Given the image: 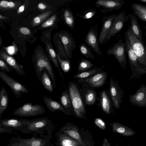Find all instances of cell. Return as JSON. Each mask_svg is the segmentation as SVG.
<instances>
[{
	"label": "cell",
	"mask_w": 146,
	"mask_h": 146,
	"mask_svg": "<svg viewBox=\"0 0 146 146\" xmlns=\"http://www.w3.org/2000/svg\"><path fill=\"white\" fill-rule=\"evenodd\" d=\"M31 134L42 135L52 133L55 126L51 121L46 117L33 119H21Z\"/></svg>",
	"instance_id": "6da1fadb"
},
{
	"label": "cell",
	"mask_w": 146,
	"mask_h": 146,
	"mask_svg": "<svg viewBox=\"0 0 146 146\" xmlns=\"http://www.w3.org/2000/svg\"><path fill=\"white\" fill-rule=\"evenodd\" d=\"M35 72L38 79L41 82L42 72L43 70H46L52 80V86H56V79L52 67L46 56L42 52H38L33 62Z\"/></svg>",
	"instance_id": "7a4b0ae2"
},
{
	"label": "cell",
	"mask_w": 146,
	"mask_h": 146,
	"mask_svg": "<svg viewBox=\"0 0 146 146\" xmlns=\"http://www.w3.org/2000/svg\"><path fill=\"white\" fill-rule=\"evenodd\" d=\"M127 37L130 44L137 56L139 64L143 67L146 66V50L144 42L136 36L131 30L130 26L125 33Z\"/></svg>",
	"instance_id": "3957f363"
},
{
	"label": "cell",
	"mask_w": 146,
	"mask_h": 146,
	"mask_svg": "<svg viewBox=\"0 0 146 146\" xmlns=\"http://www.w3.org/2000/svg\"><path fill=\"white\" fill-rule=\"evenodd\" d=\"M69 90L75 116L79 118H84L85 114V110L76 86L73 82H70L69 83Z\"/></svg>",
	"instance_id": "277c9868"
},
{
	"label": "cell",
	"mask_w": 146,
	"mask_h": 146,
	"mask_svg": "<svg viewBox=\"0 0 146 146\" xmlns=\"http://www.w3.org/2000/svg\"><path fill=\"white\" fill-rule=\"evenodd\" d=\"M52 133L46 135H40L33 134V136L29 138H23L20 136L14 138L19 143L23 146H54L51 143Z\"/></svg>",
	"instance_id": "5b68a950"
},
{
	"label": "cell",
	"mask_w": 146,
	"mask_h": 146,
	"mask_svg": "<svg viewBox=\"0 0 146 146\" xmlns=\"http://www.w3.org/2000/svg\"><path fill=\"white\" fill-rule=\"evenodd\" d=\"M124 48L128 57L129 64L132 71V74L139 78L142 74L146 73L144 69L141 67L139 64L137 56L132 48L128 39L125 34V40L124 43Z\"/></svg>",
	"instance_id": "8992f818"
},
{
	"label": "cell",
	"mask_w": 146,
	"mask_h": 146,
	"mask_svg": "<svg viewBox=\"0 0 146 146\" xmlns=\"http://www.w3.org/2000/svg\"><path fill=\"white\" fill-rule=\"evenodd\" d=\"M45 110L42 106L39 104L32 105L31 103L24 104L16 109L13 113L14 115L20 117H31L44 113Z\"/></svg>",
	"instance_id": "52a82bcc"
},
{
	"label": "cell",
	"mask_w": 146,
	"mask_h": 146,
	"mask_svg": "<svg viewBox=\"0 0 146 146\" xmlns=\"http://www.w3.org/2000/svg\"><path fill=\"white\" fill-rule=\"evenodd\" d=\"M107 54L114 55L120 66L126 69L127 59L124 43L121 39L118 40L111 47L107 50Z\"/></svg>",
	"instance_id": "ba28073f"
},
{
	"label": "cell",
	"mask_w": 146,
	"mask_h": 146,
	"mask_svg": "<svg viewBox=\"0 0 146 146\" xmlns=\"http://www.w3.org/2000/svg\"><path fill=\"white\" fill-rule=\"evenodd\" d=\"M0 78L11 88L15 96L18 98L21 97V93H29V92L24 86L0 70Z\"/></svg>",
	"instance_id": "9c48e42d"
},
{
	"label": "cell",
	"mask_w": 146,
	"mask_h": 146,
	"mask_svg": "<svg viewBox=\"0 0 146 146\" xmlns=\"http://www.w3.org/2000/svg\"><path fill=\"white\" fill-rule=\"evenodd\" d=\"M129 17L125 14L124 11L119 13L116 15L111 29L106 38V42L109 41L113 37L116 35L123 28L125 23L128 21Z\"/></svg>",
	"instance_id": "30bf717a"
},
{
	"label": "cell",
	"mask_w": 146,
	"mask_h": 146,
	"mask_svg": "<svg viewBox=\"0 0 146 146\" xmlns=\"http://www.w3.org/2000/svg\"><path fill=\"white\" fill-rule=\"evenodd\" d=\"M0 127L18 131L21 133L31 134L21 119H5L0 120Z\"/></svg>",
	"instance_id": "8fae6325"
},
{
	"label": "cell",
	"mask_w": 146,
	"mask_h": 146,
	"mask_svg": "<svg viewBox=\"0 0 146 146\" xmlns=\"http://www.w3.org/2000/svg\"><path fill=\"white\" fill-rule=\"evenodd\" d=\"M110 92L114 104L118 110L119 109L123 92L118 82L111 77L110 81Z\"/></svg>",
	"instance_id": "7c38bea8"
},
{
	"label": "cell",
	"mask_w": 146,
	"mask_h": 146,
	"mask_svg": "<svg viewBox=\"0 0 146 146\" xmlns=\"http://www.w3.org/2000/svg\"><path fill=\"white\" fill-rule=\"evenodd\" d=\"M116 16L115 14H113L108 16H105L102 19V26L98 38L99 44H102L106 42V38L111 29Z\"/></svg>",
	"instance_id": "4fadbf2b"
},
{
	"label": "cell",
	"mask_w": 146,
	"mask_h": 146,
	"mask_svg": "<svg viewBox=\"0 0 146 146\" xmlns=\"http://www.w3.org/2000/svg\"><path fill=\"white\" fill-rule=\"evenodd\" d=\"M72 138L80 145L81 146H86L79 132L78 126L71 123H66L59 130Z\"/></svg>",
	"instance_id": "5bb4252c"
},
{
	"label": "cell",
	"mask_w": 146,
	"mask_h": 146,
	"mask_svg": "<svg viewBox=\"0 0 146 146\" xmlns=\"http://www.w3.org/2000/svg\"><path fill=\"white\" fill-rule=\"evenodd\" d=\"M125 3L123 0H98L96 2L95 6L103 8L100 10L102 12H111L120 9Z\"/></svg>",
	"instance_id": "9a60e30c"
},
{
	"label": "cell",
	"mask_w": 146,
	"mask_h": 146,
	"mask_svg": "<svg viewBox=\"0 0 146 146\" xmlns=\"http://www.w3.org/2000/svg\"><path fill=\"white\" fill-rule=\"evenodd\" d=\"M98 31L94 27H92L85 36L84 42L95 53L102 56L98 43Z\"/></svg>",
	"instance_id": "2e32d148"
},
{
	"label": "cell",
	"mask_w": 146,
	"mask_h": 146,
	"mask_svg": "<svg viewBox=\"0 0 146 146\" xmlns=\"http://www.w3.org/2000/svg\"><path fill=\"white\" fill-rule=\"evenodd\" d=\"M54 137L55 146H81L76 141L59 130L55 133Z\"/></svg>",
	"instance_id": "e0dca14e"
},
{
	"label": "cell",
	"mask_w": 146,
	"mask_h": 146,
	"mask_svg": "<svg viewBox=\"0 0 146 146\" xmlns=\"http://www.w3.org/2000/svg\"><path fill=\"white\" fill-rule=\"evenodd\" d=\"M129 100L133 104L138 106L145 107L146 106V86L142 85L136 92L129 96Z\"/></svg>",
	"instance_id": "ac0fdd59"
},
{
	"label": "cell",
	"mask_w": 146,
	"mask_h": 146,
	"mask_svg": "<svg viewBox=\"0 0 146 146\" xmlns=\"http://www.w3.org/2000/svg\"><path fill=\"white\" fill-rule=\"evenodd\" d=\"M0 57L18 74L22 76L25 75V72L23 66L18 64L13 58L9 55L5 51L0 52Z\"/></svg>",
	"instance_id": "d6986e66"
},
{
	"label": "cell",
	"mask_w": 146,
	"mask_h": 146,
	"mask_svg": "<svg viewBox=\"0 0 146 146\" xmlns=\"http://www.w3.org/2000/svg\"><path fill=\"white\" fill-rule=\"evenodd\" d=\"M107 75V74L105 72H100L87 78L85 81L93 87H99L102 86L104 84Z\"/></svg>",
	"instance_id": "ffe728a7"
},
{
	"label": "cell",
	"mask_w": 146,
	"mask_h": 146,
	"mask_svg": "<svg viewBox=\"0 0 146 146\" xmlns=\"http://www.w3.org/2000/svg\"><path fill=\"white\" fill-rule=\"evenodd\" d=\"M112 127L113 131L125 136L129 137L135 134V132L131 128L119 123L113 122Z\"/></svg>",
	"instance_id": "44dd1931"
},
{
	"label": "cell",
	"mask_w": 146,
	"mask_h": 146,
	"mask_svg": "<svg viewBox=\"0 0 146 146\" xmlns=\"http://www.w3.org/2000/svg\"><path fill=\"white\" fill-rule=\"evenodd\" d=\"M128 16L130 19V27L132 31L138 38L144 42L142 38V31L139 25L137 18L131 14H129Z\"/></svg>",
	"instance_id": "7402d4cb"
},
{
	"label": "cell",
	"mask_w": 146,
	"mask_h": 146,
	"mask_svg": "<svg viewBox=\"0 0 146 146\" xmlns=\"http://www.w3.org/2000/svg\"><path fill=\"white\" fill-rule=\"evenodd\" d=\"M132 10L135 15L141 21L146 22V6L137 3L131 4Z\"/></svg>",
	"instance_id": "603a6c76"
},
{
	"label": "cell",
	"mask_w": 146,
	"mask_h": 146,
	"mask_svg": "<svg viewBox=\"0 0 146 146\" xmlns=\"http://www.w3.org/2000/svg\"><path fill=\"white\" fill-rule=\"evenodd\" d=\"M44 102L47 108L52 112L60 111L65 113V110L61 105L57 101L49 97L44 96L43 98Z\"/></svg>",
	"instance_id": "cb8c5ba5"
},
{
	"label": "cell",
	"mask_w": 146,
	"mask_h": 146,
	"mask_svg": "<svg viewBox=\"0 0 146 146\" xmlns=\"http://www.w3.org/2000/svg\"><path fill=\"white\" fill-rule=\"evenodd\" d=\"M9 102V99L7 92L4 87L0 90V118L7 108Z\"/></svg>",
	"instance_id": "d4e9b609"
},
{
	"label": "cell",
	"mask_w": 146,
	"mask_h": 146,
	"mask_svg": "<svg viewBox=\"0 0 146 146\" xmlns=\"http://www.w3.org/2000/svg\"><path fill=\"white\" fill-rule=\"evenodd\" d=\"M63 44L67 54L71 57V54L73 46V42L71 38L66 34H60L59 35Z\"/></svg>",
	"instance_id": "484cf974"
},
{
	"label": "cell",
	"mask_w": 146,
	"mask_h": 146,
	"mask_svg": "<svg viewBox=\"0 0 146 146\" xmlns=\"http://www.w3.org/2000/svg\"><path fill=\"white\" fill-rule=\"evenodd\" d=\"M21 4L20 1H13L3 0L0 2V10L5 11L16 9Z\"/></svg>",
	"instance_id": "4316f807"
},
{
	"label": "cell",
	"mask_w": 146,
	"mask_h": 146,
	"mask_svg": "<svg viewBox=\"0 0 146 146\" xmlns=\"http://www.w3.org/2000/svg\"><path fill=\"white\" fill-rule=\"evenodd\" d=\"M106 92L104 91L101 93V104L102 110L106 113H110L111 110L110 102Z\"/></svg>",
	"instance_id": "83f0119b"
},
{
	"label": "cell",
	"mask_w": 146,
	"mask_h": 146,
	"mask_svg": "<svg viewBox=\"0 0 146 146\" xmlns=\"http://www.w3.org/2000/svg\"><path fill=\"white\" fill-rule=\"evenodd\" d=\"M46 44L47 46V51L49 58L54 64L55 66L58 69L61 76L64 80V78L59 66L57 56L55 52L50 45L47 44Z\"/></svg>",
	"instance_id": "f1b7e54d"
},
{
	"label": "cell",
	"mask_w": 146,
	"mask_h": 146,
	"mask_svg": "<svg viewBox=\"0 0 146 146\" xmlns=\"http://www.w3.org/2000/svg\"><path fill=\"white\" fill-rule=\"evenodd\" d=\"M45 69L43 70L42 73L41 81L44 88L48 91L52 93L53 87L50 80Z\"/></svg>",
	"instance_id": "f546056e"
},
{
	"label": "cell",
	"mask_w": 146,
	"mask_h": 146,
	"mask_svg": "<svg viewBox=\"0 0 146 146\" xmlns=\"http://www.w3.org/2000/svg\"><path fill=\"white\" fill-rule=\"evenodd\" d=\"M52 11L48 10L34 17L31 22L32 25L35 27L41 24L50 15Z\"/></svg>",
	"instance_id": "4dcf8cb0"
},
{
	"label": "cell",
	"mask_w": 146,
	"mask_h": 146,
	"mask_svg": "<svg viewBox=\"0 0 146 146\" xmlns=\"http://www.w3.org/2000/svg\"><path fill=\"white\" fill-rule=\"evenodd\" d=\"M96 93L92 90H88L85 95V100L86 104L92 105L95 102Z\"/></svg>",
	"instance_id": "1f68e13d"
},
{
	"label": "cell",
	"mask_w": 146,
	"mask_h": 146,
	"mask_svg": "<svg viewBox=\"0 0 146 146\" xmlns=\"http://www.w3.org/2000/svg\"><path fill=\"white\" fill-rule=\"evenodd\" d=\"M60 101L62 105L65 108H69L71 106L72 103L70 95L65 91L62 92Z\"/></svg>",
	"instance_id": "d6a6232c"
},
{
	"label": "cell",
	"mask_w": 146,
	"mask_h": 146,
	"mask_svg": "<svg viewBox=\"0 0 146 146\" xmlns=\"http://www.w3.org/2000/svg\"><path fill=\"white\" fill-rule=\"evenodd\" d=\"M81 54L86 57L91 59H94L95 56L92 53L90 48L84 44H81L79 46Z\"/></svg>",
	"instance_id": "836d02e7"
},
{
	"label": "cell",
	"mask_w": 146,
	"mask_h": 146,
	"mask_svg": "<svg viewBox=\"0 0 146 146\" xmlns=\"http://www.w3.org/2000/svg\"><path fill=\"white\" fill-rule=\"evenodd\" d=\"M94 66V64L89 60L82 59L79 63L78 70L79 72H83L90 69Z\"/></svg>",
	"instance_id": "e575fe53"
},
{
	"label": "cell",
	"mask_w": 146,
	"mask_h": 146,
	"mask_svg": "<svg viewBox=\"0 0 146 146\" xmlns=\"http://www.w3.org/2000/svg\"><path fill=\"white\" fill-rule=\"evenodd\" d=\"M56 56L58 60L63 71L64 72H67L70 71V62L68 60H62L58 54H57Z\"/></svg>",
	"instance_id": "d590c367"
},
{
	"label": "cell",
	"mask_w": 146,
	"mask_h": 146,
	"mask_svg": "<svg viewBox=\"0 0 146 146\" xmlns=\"http://www.w3.org/2000/svg\"><path fill=\"white\" fill-rule=\"evenodd\" d=\"M100 70L99 69H93L88 70L87 71L83 72L80 73L78 74L75 75L74 78H83L90 76L97 73L98 71Z\"/></svg>",
	"instance_id": "8d00e7d4"
},
{
	"label": "cell",
	"mask_w": 146,
	"mask_h": 146,
	"mask_svg": "<svg viewBox=\"0 0 146 146\" xmlns=\"http://www.w3.org/2000/svg\"><path fill=\"white\" fill-rule=\"evenodd\" d=\"M64 17L67 25L72 27L74 24V20L71 12L68 10H66L64 13Z\"/></svg>",
	"instance_id": "74e56055"
},
{
	"label": "cell",
	"mask_w": 146,
	"mask_h": 146,
	"mask_svg": "<svg viewBox=\"0 0 146 146\" xmlns=\"http://www.w3.org/2000/svg\"><path fill=\"white\" fill-rule=\"evenodd\" d=\"M57 18L56 15H54L50 17L41 25L42 28H45L52 26L54 23Z\"/></svg>",
	"instance_id": "f35d334b"
},
{
	"label": "cell",
	"mask_w": 146,
	"mask_h": 146,
	"mask_svg": "<svg viewBox=\"0 0 146 146\" xmlns=\"http://www.w3.org/2000/svg\"><path fill=\"white\" fill-rule=\"evenodd\" d=\"M0 69L6 73L5 71L9 72L12 71L11 68L6 62L1 58H0Z\"/></svg>",
	"instance_id": "ab89813d"
},
{
	"label": "cell",
	"mask_w": 146,
	"mask_h": 146,
	"mask_svg": "<svg viewBox=\"0 0 146 146\" xmlns=\"http://www.w3.org/2000/svg\"><path fill=\"white\" fill-rule=\"evenodd\" d=\"M97 11L93 9L89 10L87 12L82 16L83 19H91L96 14Z\"/></svg>",
	"instance_id": "60d3db41"
},
{
	"label": "cell",
	"mask_w": 146,
	"mask_h": 146,
	"mask_svg": "<svg viewBox=\"0 0 146 146\" xmlns=\"http://www.w3.org/2000/svg\"><path fill=\"white\" fill-rule=\"evenodd\" d=\"M94 122L95 124L101 129L104 130L106 129L105 123L101 118H96L95 119Z\"/></svg>",
	"instance_id": "b9f144b4"
},
{
	"label": "cell",
	"mask_w": 146,
	"mask_h": 146,
	"mask_svg": "<svg viewBox=\"0 0 146 146\" xmlns=\"http://www.w3.org/2000/svg\"><path fill=\"white\" fill-rule=\"evenodd\" d=\"M5 49L8 53L10 55L15 54L18 50V48L14 42L13 43V46L5 47Z\"/></svg>",
	"instance_id": "7bdbcfd3"
},
{
	"label": "cell",
	"mask_w": 146,
	"mask_h": 146,
	"mask_svg": "<svg viewBox=\"0 0 146 146\" xmlns=\"http://www.w3.org/2000/svg\"><path fill=\"white\" fill-rule=\"evenodd\" d=\"M20 33L24 35H29L31 34V31L29 29L26 27H22L20 29Z\"/></svg>",
	"instance_id": "ee69618b"
},
{
	"label": "cell",
	"mask_w": 146,
	"mask_h": 146,
	"mask_svg": "<svg viewBox=\"0 0 146 146\" xmlns=\"http://www.w3.org/2000/svg\"><path fill=\"white\" fill-rule=\"evenodd\" d=\"M58 49L60 52V53L59 54L62 55V56L64 57H66V54L63 49L62 44L61 43V42H58Z\"/></svg>",
	"instance_id": "f6af8a7d"
},
{
	"label": "cell",
	"mask_w": 146,
	"mask_h": 146,
	"mask_svg": "<svg viewBox=\"0 0 146 146\" xmlns=\"http://www.w3.org/2000/svg\"><path fill=\"white\" fill-rule=\"evenodd\" d=\"M7 146H23L19 143L13 137L10 140L9 143Z\"/></svg>",
	"instance_id": "bcb514c9"
},
{
	"label": "cell",
	"mask_w": 146,
	"mask_h": 146,
	"mask_svg": "<svg viewBox=\"0 0 146 146\" xmlns=\"http://www.w3.org/2000/svg\"><path fill=\"white\" fill-rule=\"evenodd\" d=\"M13 130L8 129L0 127V133H7L11 134L13 133Z\"/></svg>",
	"instance_id": "7dc6e473"
},
{
	"label": "cell",
	"mask_w": 146,
	"mask_h": 146,
	"mask_svg": "<svg viewBox=\"0 0 146 146\" xmlns=\"http://www.w3.org/2000/svg\"><path fill=\"white\" fill-rule=\"evenodd\" d=\"M38 7L40 9L44 10L46 8V6L43 3H40L38 4Z\"/></svg>",
	"instance_id": "c3c4849f"
},
{
	"label": "cell",
	"mask_w": 146,
	"mask_h": 146,
	"mask_svg": "<svg viewBox=\"0 0 146 146\" xmlns=\"http://www.w3.org/2000/svg\"><path fill=\"white\" fill-rule=\"evenodd\" d=\"M102 146H111L110 142L106 138L104 139Z\"/></svg>",
	"instance_id": "681fc988"
},
{
	"label": "cell",
	"mask_w": 146,
	"mask_h": 146,
	"mask_svg": "<svg viewBox=\"0 0 146 146\" xmlns=\"http://www.w3.org/2000/svg\"><path fill=\"white\" fill-rule=\"evenodd\" d=\"M25 7V5L23 4L21 5L19 8V9L17 11V13L18 14L22 12L24 10Z\"/></svg>",
	"instance_id": "f907efd6"
},
{
	"label": "cell",
	"mask_w": 146,
	"mask_h": 146,
	"mask_svg": "<svg viewBox=\"0 0 146 146\" xmlns=\"http://www.w3.org/2000/svg\"><path fill=\"white\" fill-rule=\"evenodd\" d=\"M7 18L6 17L4 16L0 15V19H4Z\"/></svg>",
	"instance_id": "816d5d0a"
},
{
	"label": "cell",
	"mask_w": 146,
	"mask_h": 146,
	"mask_svg": "<svg viewBox=\"0 0 146 146\" xmlns=\"http://www.w3.org/2000/svg\"><path fill=\"white\" fill-rule=\"evenodd\" d=\"M2 41L1 38L0 36V46H1L2 45Z\"/></svg>",
	"instance_id": "f5cc1de1"
},
{
	"label": "cell",
	"mask_w": 146,
	"mask_h": 146,
	"mask_svg": "<svg viewBox=\"0 0 146 146\" xmlns=\"http://www.w3.org/2000/svg\"><path fill=\"white\" fill-rule=\"evenodd\" d=\"M139 1L144 3H146V0H139Z\"/></svg>",
	"instance_id": "db71d44e"
},
{
	"label": "cell",
	"mask_w": 146,
	"mask_h": 146,
	"mask_svg": "<svg viewBox=\"0 0 146 146\" xmlns=\"http://www.w3.org/2000/svg\"><path fill=\"white\" fill-rule=\"evenodd\" d=\"M128 146H131V145H128Z\"/></svg>",
	"instance_id": "11a10c76"
},
{
	"label": "cell",
	"mask_w": 146,
	"mask_h": 146,
	"mask_svg": "<svg viewBox=\"0 0 146 146\" xmlns=\"http://www.w3.org/2000/svg\"><path fill=\"white\" fill-rule=\"evenodd\" d=\"M118 146V145H116V146Z\"/></svg>",
	"instance_id": "9f6ffc18"
}]
</instances>
